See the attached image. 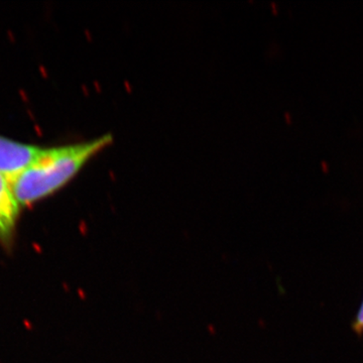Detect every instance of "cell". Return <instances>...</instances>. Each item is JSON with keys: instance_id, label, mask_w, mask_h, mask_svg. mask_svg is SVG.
<instances>
[{"instance_id": "6da1fadb", "label": "cell", "mask_w": 363, "mask_h": 363, "mask_svg": "<svg viewBox=\"0 0 363 363\" xmlns=\"http://www.w3.org/2000/svg\"><path fill=\"white\" fill-rule=\"evenodd\" d=\"M112 142L113 136L106 133L86 142L45 147L30 168L11 180L21 206H33L65 187Z\"/></svg>"}, {"instance_id": "7a4b0ae2", "label": "cell", "mask_w": 363, "mask_h": 363, "mask_svg": "<svg viewBox=\"0 0 363 363\" xmlns=\"http://www.w3.org/2000/svg\"><path fill=\"white\" fill-rule=\"evenodd\" d=\"M44 149L0 135V174L13 180L39 159Z\"/></svg>"}, {"instance_id": "3957f363", "label": "cell", "mask_w": 363, "mask_h": 363, "mask_svg": "<svg viewBox=\"0 0 363 363\" xmlns=\"http://www.w3.org/2000/svg\"><path fill=\"white\" fill-rule=\"evenodd\" d=\"M21 208L11 181L0 174V247L6 252H13L16 245Z\"/></svg>"}, {"instance_id": "277c9868", "label": "cell", "mask_w": 363, "mask_h": 363, "mask_svg": "<svg viewBox=\"0 0 363 363\" xmlns=\"http://www.w3.org/2000/svg\"><path fill=\"white\" fill-rule=\"evenodd\" d=\"M352 330L357 335H362L363 334V300L359 309L357 313L354 320L352 322Z\"/></svg>"}]
</instances>
